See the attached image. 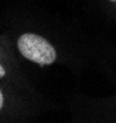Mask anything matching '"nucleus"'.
I'll list each match as a JSON object with an SVG mask.
<instances>
[{"label":"nucleus","instance_id":"nucleus-1","mask_svg":"<svg viewBox=\"0 0 116 123\" xmlns=\"http://www.w3.org/2000/svg\"><path fill=\"white\" fill-rule=\"evenodd\" d=\"M16 47L25 59L33 62L40 67L51 65L58 59L55 47L45 37L38 33L25 32L20 35L17 37Z\"/></svg>","mask_w":116,"mask_h":123},{"label":"nucleus","instance_id":"nucleus-2","mask_svg":"<svg viewBox=\"0 0 116 123\" xmlns=\"http://www.w3.org/2000/svg\"><path fill=\"white\" fill-rule=\"evenodd\" d=\"M4 107V94L3 91H0V108Z\"/></svg>","mask_w":116,"mask_h":123},{"label":"nucleus","instance_id":"nucleus-3","mask_svg":"<svg viewBox=\"0 0 116 123\" xmlns=\"http://www.w3.org/2000/svg\"><path fill=\"white\" fill-rule=\"evenodd\" d=\"M109 3H111V4H114V5H116V0H108Z\"/></svg>","mask_w":116,"mask_h":123}]
</instances>
